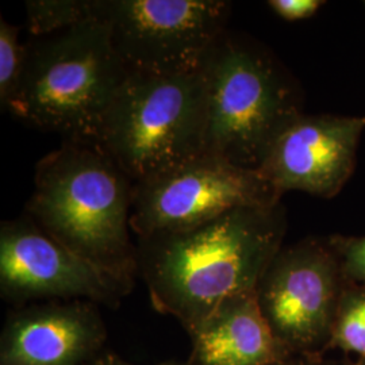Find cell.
I'll return each instance as SVG.
<instances>
[{"instance_id":"obj_1","label":"cell","mask_w":365,"mask_h":365,"mask_svg":"<svg viewBox=\"0 0 365 365\" xmlns=\"http://www.w3.org/2000/svg\"><path fill=\"white\" fill-rule=\"evenodd\" d=\"M283 205L241 207L192 229L137 237L138 274L156 312L190 333L232 297L256 292L283 248Z\"/></svg>"},{"instance_id":"obj_2","label":"cell","mask_w":365,"mask_h":365,"mask_svg":"<svg viewBox=\"0 0 365 365\" xmlns=\"http://www.w3.org/2000/svg\"><path fill=\"white\" fill-rule=\"evenodd\" d=\"M133 191L129 175L99 145L64 141L39 160L25 214L131 291L140 276L130 237Z\"/></svg>"},{"instance_id":"obj_3","label":"cell","mask_w":365,"mask_h":365,"mask_svg":"<svg viewBox=\"0 0 365 365\" xmlns=\"http://www.w3.org/2000/svg\"><path fill=\"white\" fill-rule=\"evenodd\" d=\"M203 153L259 170L276 140L302 114L297 80L259 42L226 30L206 53Z\"/></svg>"},{"instance_id":"obj_4","label":"cell","mask_w":365,"mask_h":365,"mask_svg":"<svg viewBox=\"0 0 365 365\" xmlns=\"http://www.w3.org/2000/svg\"><path fill=\"white\" fill-rule=\"evenodd\" d=\"M25 45V72L7 111L64 141L96 144L106 113L130 75L105 25L93 19Z\"/></svg>"},{"instance_id":"obj_5","label":"cell","mask_w":365,"mask_h":365,"mask_svg":"<svg viewBox=\"0 0 365 365\" xmlns=\"http://www.w3.org/2000/svg\"><path fill=\"white\" fill-rule=\"evenodd\" d=\"M207 92L200 72L130 73L106 113L98 141L134 182L203 155Z\"/></svg>"},{"instance_id":"obj_6","label":"cell","mask_w":365,"mask_h":365,"mask_svg":"<svg viewBox=\"0 0 365 365\" xmlns=\"http://www.w3.org/2000/svg\"><path fill=\"white\" fill-rule=\"evenodd\" d=\"M230 10L221 0H96V19L129 73L155 76L197 72Z\"/></svg>"},{"instance_id":"obj_7","label":"cell","mask_w":365,"mask_h":365,"mask_svg":"<svg viewBox=\"0 0 365 365\" xmlns=\"http://www.w3.org/2000/svg\"><path fill=\"white\" fill-rule=\"evenodd\" d=\"M282 194L257 170L200 155L134 182L130 227L137 237L180 232L241 207H274Z\"/></svg>"},{"instance_id":"obj_8","label":"cell","mask_w":365,"mask_h":365,"mask_svg":"<svg viewBox=\"0 0 365 365\" xmlns=\"http://www.w3.org/2000/svg\"><path fill=\"white\" fill-rule=\"evenodd\" d=\"M348 283L329 238H306L280 249L256 298L274 337L289 352L322 354Z\"/></svg>"},{"instance_id":"obj_9","label":"cell","mask_w":365,"mask_h":365,"mask_svg":"<svg viewBox=\"0 0 365 365\" xmlns=\"http://www.w3.org/2000/svg\"><path fill=\"white\" fill-rule=\"evenodd\" d=\"M131 291L42 230L29 215L1 222L0 294L21 307L37 300H90L115 309Z\"/></svg>"},{"instance_id":"obj_10","label":"cell","mask_w":365,"mask_h":365,"mask_svg":"<svg viewBox=\"0 0 365 365\" xmlns=\"http://www.w3.org/2000/svg\"><path fill=\"white\" fill-rule=\"evenodd\" d=\"M364 129L365 117L302 114L276 140L257 170L282 195L302 191L334 197L354 172Z\"/></svg>"},{"instance_id":"obj_11","label":"cell","mask_w":365,"mask_h":365,"mask_svg":"<svg viewBox=\"0 0 365 365\" xmlns=\"http://www.w3.org/2000/svg\"><path fill=\"white\" fill-rule=\"evenodd\" d=\"M99 304L49 300L10 312L0 337V365H86L105 351Z\"/></svg>"},{"instance_id":"obj_12","label":"cell","mask_w":365,"mask_h":365,"mask_svg":"<svg viewBox=\"0 0 365 365\" xmlns=\"http://www.w3.org/2000/svg\"><path fill=\"white\" fill-rule=\"evenodd\" d=\"M188 336L192 365H269L292 354L274 337L256 292L225 300Z\"/></svg>"},{"instance_id":"obj_13","label":"cell","mask_w":365,"mask_h":365,"mask_svg":"<svg viewBox=\"0 0 365 365\" xmlns=\"http://www.w3.org/2000/svg\"><path fill=\"white\" fill-rule=\"evenodd\" d=\"M25 7L31 37L49 36L96 19V0H29Z\"/></svg>"},{"instance_id":"obj_14","label":"cell","mask_w":365,"mask_h":365,"mask_svg":"<svg viewBox=\"0 0 365 365\" xmlns=\"http://www.w3.org/2000/svg\"><path fill=\"white\" fill-rule=\"evenodd\" d=\"M365 357V286L348 283L339 300L327 349Z\"/></svg>"},{"instance_id":"obj_15","label":"cell","mask_w":365,"mask_h":365,"mask_svg":"<svg viewBox=\"0 0 365 365\" xmlns=\"http://www.w3.org/2000/svg\"><path fill=\"white\" fill-rule=\"evenodd\" d=\"M21 27L0 18V105L7 110L19 88L26 66V45L19 41Z\"/></svg>"},{"instance_id":"obj_16","label":"cell","mask_w":365,"mask_h":365,"mask_svg":"<svg viewBox=\"0 0 365 365\" xmlns=\"http://www.w3.org/2000/svg\"><path fill=\"white\" fill-rule=\"evenodd\" d=\"M329 241L339 256L345 279L353 284L365 286V235H333Z\"/></svg>"},{"instance_id":"obj_17","label":"cell","mask_w":365,"mask_h":365,"mask_svg":"<svg viewBox=\"0 0 365 365\" xmlns=\"http://www.w3.org/2000/svg\"><path fill=\"white\" fill-rule=\"evenodd\" d=\"M325 1L321 0H271L268 6L274 13L288 22L303 21L312 18Z\"/></svg>"},{"instance_id":"obj_18","label":"cell","mask_w":365,"mask_h":365,"mask_svg":"<svg viewBox=\"0 0 365 365\" xmlns=\"http://www.w3.org/2000/svg\"><path fill=\"white\" fill-rule=\"evenodd\" d=\"M86 365H134L120 359L118 354L113 352H107L103 351L99 356H96L93 360H91L88 364ZM161 365H192L190 363V360L187 361H180V363H165V364Z\"/></svg>"},{"instance_id":"obj_19","label":"cell","mask_w":365,"mask_h":365,"mask_svg":"<svg viewBox=\"0 0 365 365\" xmlns=\"http://www.w3.org/2000/svg\"><path fill=\"white\" fill-rule=\"evenodd\" d=\"M269 365H325L321 354H291L286 359Z\"/></svg>"},{"instance_id":"obj_20","label":"cell","mask_w":365,"mask_h":365,"mask_svg":"<svg viewBox=\"0 0 365 365\" xmlns=\"http://www.w3.org/2000/svg\"><path fill=\"white\" fill-rule=\"evenodd\" d=\"M353 365H365V357H359V360Z\"/></svg>"},{"instance_id":"obj_21","label":"cell","mask_w":365,"mask_h":365,"mask_svg":"<svg viewBox=\"0 0 365 365\" xmlns=\"http://www.w3.org/2000/svg\"><path fill=\"white\" fill-rule=\"evenodd\" d=\"M364 4H365V3H364Z\"/></svg>"}]
</instances>
